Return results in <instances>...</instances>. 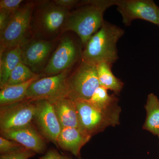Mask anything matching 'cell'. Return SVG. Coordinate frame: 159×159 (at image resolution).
Returning <instances> with one entry per match:
<instances>
[{
  "label": "cell",
  "mask_w": 159,
  "mask_h": 159,
  "mask_svg": "<svg viewBox=\"0 0 159 159\" xmlns=\"http://www.w3.org/2000/svg\"><path fill=\"white\" fill-rule=\"evenodd\" d=\"M37 109L34 121L42 134L57 146V141L62 129L53 104L48 100H35Z\"/></svg>",
  "instance_id": "7c38bea8"
},
{
  "label": "cell",
  "mask_w": 159,
  "mask_h": 159,
  "mask_svg": "<svg viewBox=\"0 0 159 159\" xmlns=\"http://www.w3.org/2000/svg\"><path fill=\"white\" fill-rule=\"evenodd\" d=\"M78 114L79 128L91 138L110 126L120 123L121 108L102 110L91 104L88 100H75Z\"/></svg>",
  "instance_id": "277c9868"
},
{
  "label": "cell",
  "mask_w": 159,
  "mask_h": 159,
  "mask_svg": "<svg viewBox=\"0 0 159 159\" xmlns=\"http://www.w3.org/2000/svg\"><path fill=\"white\" fill-rule=\"evenodd\" d=\"M39 76V74L32 72L29 67L21 61L11 71L8 82L5 86L23 83Z\"/></svg>",
  "instance_id": "44dd1931"
},
{
  "label": "cell",
  "mask_w": 159,
  "mask_h": 159,
  "mask_svg": "<svg viewBox=\"0 0 159 159\" xmlns=\"http://www.w3.org/2000/svg\"><path fill=\"white\" fill-rule=\"evenodd\" d=\"M53 1L57 6L70 10L76 6H79L80 1H78V0H54Z\"/></svg>",
  "instance_id": "484cf974"
},
{
  "label": "cell",
  "mask_w": 159,
  "mask_h": 159,
  "mask_svg": "<svg viewBox=\"0 0 159 159\" xmlns=\"http://www.w3.org/2000/svg\"><path fill=\"white\" fill-rule=\"evenodd\" d=\"M112 66L107 62L100 63L97 65L98 80L99 86L118 94L122 90L124 83L113 74Z\"/></svg>",
  "instance_id": "d6986e66"
},
{
  "label": "cell",
  "mask_w": 159,
  "mask_h": 159,
  "mask_svg": "<svg viewBox=\"0 0 159 159\" xmlns=\"http://www.w3.org/2000/svg\"><path fill=\"white\" fill-rule=\"evenodd\" d=\"M158 26H159V15H158Z\"/></svg>",
  "instance_id": "83f0119b"
},
{
  "label": "cell",
  "mask_w": 159,
  "mask_h": 159,
  "mask_svg": "<svg viewBox=\"0 0 159 159\" xmlns=\"http://www.w3.org/2000/svg\"><path fill=\"white\" fill-rule=\"evenodd\" d=\"M34 5V2H28L13 12L8 25L0 32V53L10 48L21 46L29 39Z\"/></svg>",
  "instance_id": "5b68a950"
},
{
  "label": "cell",
  "mask_w": 159,
  "mask_h": 159,
  "mask_svg": "<svg viewBox=\"0 0 159 159\" xmlns=\"http://www.w3.org/2000/svg\"><path fill=\"white\" fill-rule=\"evenodd\" d=\"M51 101L62 128H79L77 107L74 100L63 97Z\"/></svg>",
  "instance_id": "9a60e30c"
},
{
  "label": "cell",
  "mask_w": 159,
  "mask_h": 159,
  "mask_svg": "<svg viewBox=\"0 0 159 159\" xmlns=\"http://www.w3.org/2000/svg\"><path fill=\"white\" fill-rule=\"evenodd\" d=\"M39 159H71L65 156L62 155L54 149L48 151L44 155L40 157Z\"/></svg>",
  "instance_id": "4316f807"
},
{
  "label": "cell",
  "mask_w": 159,
  "mask_h": 159,
  "mask_svg": "<svg viewBox=\"0 0 159 159\" xmlns=\"http://www.w3.org/2000/svg\"><path fill=\"white\" fill-rule=\"evenodd\" d=\"M2 136L19 143L36 153H43L46 149L44 138L31 125L21 128L1 131Z\"/></svg>",
  "instance_id": "4fadbf2b"
},
{
  "label": "cell",
  "mask_w": 159,
  "mask_h": 159,
  "mask_svg": "<svg viewBox=\"0 0 159 159\" xmlns=\"http://www.w3.org/2000/svg\"><path fill=\"white\" fill-rule=\"evenodd\" d=\"M0 55V87L5 86L11 71L21 61L20 46L6 49Z\"/></svg>",
  "instance_id": "2e32d148"
},
{
  "label": "cell",
  "mask_w": 159,
  "mask_h": 159,
  "mask_svg": "<svg viewBox=\"0 0 159 159\" xmlns=\"http://www.w3.org/2000/svg\"><path fill=\"white\" fill-rule=\"evenodd\" d=\"M79 159H82L80 158Z\"/></svg>",
  "instance_id": "f1b7e54d"
},
{
  "label": "cell",
  "mask_w": 159,
  "mask_h": 159,
  "mask_svg": "<svg viewBox=\"0 0 159 159\" xmlns=\"http://www.w3.org/2000/svg\"><path fill=\"white\" fill-rule=\"evenodd\" d=\"M24 147L17 142L9 140L1 136L0 137V152L2 154L9 153Z\"/></svg>",
  "instance_id": "603a6c76"
},
{
  "label": "cell",
  "mask_w": 159,
  "mask_h": 159,
  "mask_svg": "<svg viewBox=\"0 0 159 159\" xmlns=\"http://www.w3.org/2000/svg\"><path fill=\"white\" fill-rule=\"evenodd\" d=\"M39 76L29 81L12 85L5 86L0 91V106L7 105L25 100L27 90L31 84L39 79Z\"/></svg>",
  "instance_id": "e0dca14e"
},
{
  "label": "cell",
  "mask_w": 159,
  "mask_h": 159,
  "mask_svg": "<svg viewBox=\"0 0 159 159\" xmlns=\"http://www.w3.org/2000/svg\"><path fill=\"white\" fill-rule=\"evenodd\" d=\"M116 0L80 1L79 8L70 11L62 34L72 31L77 34L81 44L85 47L93 35L101 28L107 9L115 6Z\"/></svg>",
  "instance_id": "6da1fadb"
},
{
  "label": "cell",
  "mask_w": 159,
  "mask_h": 159,
  "mask_svg": "<svg viewBox=\"0 0 159 159\" xmlns=\"http://www.w3.org/2000/svg\"><path fill=\"white\" fill-rule=\"evenodd\" d=\"M107 90L99 86L88 101L97 108L102 110H108L119 106V99L115 95H109Z\"/></svg>",
  "instance_id": "ffe728a7"
},
{
  "label": "cell",
  "mask_w": 159,
  "mask_h": 159,
  "mask_svg": "<svg viewBox=\"0 0 159 159\" xmlns=\"http://www.w3.org/2000/svg\"><path fill=\"white\" fill-rule=\"evenodd\" d=\"M70 10L57 6L53 1L35 2L31 30L43 39H51L62 34Z\"/></svg>",
  "instance_id": "3957f363"
},
{
  "label": "cell",
  "mask_w": 159,
  "mask_h": 159,
  "mask_svg": "<svg viewBox=\"0 0 159 159\" xmlns=\"http://www.w3.org/2000/svg\"><path fill=\"white\" fill-rule=\"evenodd\" d=\"M99 86L97 66L81 60L67 78L66 97L74 101L89 100Z\"/></svg>",
  "instance_id": "8992f818"
},
{
  "label": "cell",
  "mask_w": 159,
  "mask_h": 159,
  "mask_svg": "<svg viewBox=\"0 0 159 159\" xmlns=\"http://www.w3.org/2000/svg\"><path fill=\"white\" fill-rule=\"evenodd\" d=\"M115 6L122 16V22L129 26L135 20L140 19L158 26L159 7L152 0H116Z\"/></svg>",
  "instance_id": "30bf717a"
},
{
  "label": "cell",
  "mask_w": 159,
  "mask_h": 159,
  "mask_svg": "<svg viewBox=\"0 0 159 159\" xmlns=\"http://www.w3.org/2000/svg\"><path fill=\"white\" fill-rule=\"evenodd\" d=\"M23 2L22 0H1L0 9L13 12L19 9Z\"/></svg>",
  "instance_id": "cb8c5ba5"
},
{
  "label": "cell",
  "mask_w": 159,
  "mask_h": 159,
  "mask_svg": "<svg viewBox=\"0 0 159 159\" xmlns=\"http://www.w3.org/2000/svg\"><path fill=\"white\" fill-rule=\"evenodd\" d=\"M35 154L32 151L23 147L12 152L1 154L0 159H29Z\"/></svg>",
  "instance_id": "7402d4cb"
},
{
  "label": "cell",
  "mask_w": 159,
  "mask_h": 159,
  "mask_svg": "<svg viewBox=\"0 0 159 159\" xmlns=\"http://www.w3.org/2000/svg\"><path fill=\"white\" fill-rule=\"evenodd\" d=\"M54 46L51 40L43 39L27 40L20 46L22 62L38 74L46 66Z\"/></svg>",
  "instance_id": "8fae6325"
},
{
  "label": "cell",
  "mask_w": 159,
  "mask_h": 159,
  "mask_svg": "<svg viewBox=\"0 0 159 159\" xmlns=\"http://www.w3.org/2000/svg\"><path fill=\"white\" fill-rule=\"evenodd\" d=\"M72 69L54 76L39 79L29 87L25 100H55L66 97V81Z\"/></svg>",
  "instance_id": "9c48e42d"
},
{
  "label": "cell",
  "mask_w": 159,
  "mask_h": 159,
  "mask_svg": "<svg viewBox=\"0 0 159 159\" xmlns=\"http://www.w3.org/2000/svg\"><path fill=\"white\" fill-rule=\"evenodd\" d=\"M82 51L80 45L73 37L69 34L64 35L43 73L49 77L72 69L79 59H81Z\"/></svg>",
  "instance_id": "52a82bcc"
},
{
  "label": "cell",
  "mask_w": 159,
  "mask_h": 159,
  "mask_svg": "<svg viewBox=\"0 0 159 159\" xmlns=\"http://www.w3.org/2000/svg\"><path fill=\"white\" fill-rule=\"evenodd\" d=\"M37 109L36 101L25 100L1 106L0 129L9 130L31 125Z\"/></svg>",
  "instance_id": "ba28073f"
},
{
  "label": "cell",
  "mask_w": 159,
  "mask_h": 159,
  "mask_svg": "<svg viewBox=\"0 0 159 159\" xmlns=\"http://www.w3.org/2000/svg\"><path fill=\"white\" fill-rule=\"evenodd\" d=\"M146 117L143 129L154 135H159V99L156 95L148 94L145 105Z\"/></svg>",
  "instance_id": "ac0fdd59"
},
{
  "label": "cell",
  "mask_w": 159,
  "mask_h": 159,
  "mask_svg": "<svg viewBox=\"0 0 159 159\" xmlns=\"http://www.w3.org/2000/svg\"><path fill=\"white\" fill-rule=\"evenodd\" d=\"M158 138H159V136H158Z\"/></svg>",
  "instance_id": "f546056e"
},
{
  "label": "cell",
  "mask_w": 159,
  "mask_h": 159,
  "mask_svg": "<svg viewBox=\"0 0 159 159\" xmlns=\"http://www.w3.org/2000/svg\"><path fill=\"white\" fill-rule=\"evenodd\" d=\"M124 32L119 26L104 21L86 44L81 60L96 66L101 62L113 65L119 58L117 44Z\"/></svg>",
  "instance_id": "7a4b0ae2"
},
{
  "label": "cell",
  "mask_w": 159,
  "mask_h": 159,
  "mask_svg": "<svg viewBox=\"0 0 159 159\" xmlns=\"http://www.w3.org/2000/svg\"><path fill=\"white\" fill-rule=\"evenodd\" d=\"M13 12L0 9V32L2 31L8 25Z\"/></svg>",
  "instance_id": "d4e9b609"
},
{
  "label": "cell",
  "mask_w": 159,
  "mask_h": 159,
  "mask_svg": "<svg viewBox=\"0 0 159 159\" xmlns=\"http://www.w3.org/2000/svg\"><path fill=\"white\" fill-rule=\"evenodd\" d=\"M91 139L79 128L66 127L62 128L60 134L57 146L75 156H79L81 148Z\"/></svg>",
  "instance_id": "5bb4252c"
}]
</instances>
